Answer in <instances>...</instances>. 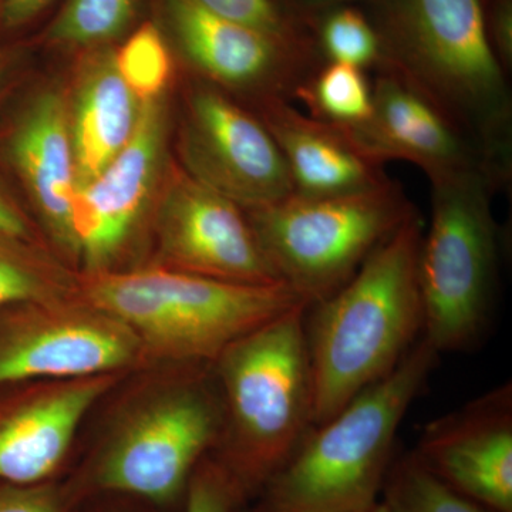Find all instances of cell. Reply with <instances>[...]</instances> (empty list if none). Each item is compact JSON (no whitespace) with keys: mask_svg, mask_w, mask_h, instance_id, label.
Wrapping results in <instances>:
<instances>
[{"mask_svg":"<svg viewBox=\"0 0 512 512\" xmlns=\"http://www.w3.org/2000/svg\"><path fill=\"white\" fill-rule=\"evenodd\" d=\"M382 63L446 114L480 150L497 187L512 170L507 72L487 35L481 0H375Z\"/></svg>","mask_w":512,"mask_h":512,"instance_id":"1","label":"cell"},{"mask_svg":"<svg viewBox=\"0 0 512 512\" xmlns=\"http://www.w3.org/2000/svg\"><path fill=\"white\" fill-rule=\"evenodd\" d=\"M419 214L366 259L342 288L306 311L315 426L390 375L423 333Z\"/></svg>","mask_w":512,"mask_h":512,"instance_id":"2","label":"cell"},{"mask_svg":"<svg viewBox=\"0 0 512 512\" xmlns=\"http://www.w3.org/2000/svg\"><path fill=\"white\" fill-rule=\"evenodd\" d=\"M437 360L420 338L390 375L313 426L258 494L256 512H356L380 501L397 430Z\"/></svg>","mask_w":512,"mask_h":512,"instance_id":"3","label":"cell"},{"mask_svg":"<svg viewBox=\"0 0 512 512\" xmlns=\"http://www.w3.org/2000/svg\"><path fill=\"white\" fill-rule=\"evenodd\" d=\"M308 306L269 320L215 359L228 416L217 463L245 498L261 493L315 426Z\"/></svg>","mask_w":512,"mask_h":512,"instance_id":"4","label":"cell"},{"mask_svg":"<svg viewBox=\"0 0 512 512\" xmlns=\"http://www.w3.org/2000/svg\"><path fill=\"white\" fill-rule=\"evenodd\" d=\"M83 289L94 309L161 355L183 360H215L269 320L311 305L285 282L239 284L181 269L96 272Z\"/></svg>","mask_w":512,"mask_h":512,"instance_id":"5","label":"cell"},{"mask_svg":"<svg viewBox=\"0 0 512 512\" xmlns=\"http://www.w3.org/2000/svg\"><path fill=\"white\" fill-rule=\"evenodd\" d=\"M431 222L421 238L419 285L423 333L437 353L473 348L493 313L498 229L481 171L431 184Z\"/></svg>","mask_w":512,"mask_h":512,"instance_id":"6","label":"cell"},{"mask_svg":"<svg viewBox=\"0 0 512 512\" xmlns=\"http://www.w3.org/2000/svg\"><path fill=\"white\" fill-rule=\"evenodd\" d=\"M279 279L315 303L342 288L373 252L417 214L403 188L380 187L335 197H301L248 210Z\"/></svg>","mask_w":512,"mask_h":512,"instance_id":"7","label":"cell"},{"mask_svg":"<svg viewBox=\"0 0 512 512\" xmlns=\"http://www.w3.org/2000/svg\"><path fill=\"white\" fill-rule=\"evenodd\" d=\"M200 387L168 394L137 413L100 458L94 483L157 504L187 491L222 429L220 407Z\"/></svg>","mask_w":512,"mask_h":512,"instance_id":"8","label":"cell"},{"mask_svg":"<svg viewBox=\"0 0 512 512\" xmlns=\"http://www.w3.org/2000/svg\"><path fill=\"white\" fill-rule=\"evenodd\" d=\"M187 174L245 210L288 198V167L264 121L215 87H194L183 133Z\"/></svg>","mask_w":512,"mask_h":512,"instance_id":"9","label":"cell"},{"mask_svg":"<svg viewBox=\"0 0 512 512\" xmlns=\"http://www.w3.org/2000/svg\"><path fill=\"white\" fill-rule=\"evenodd\" d=\"M160 229L165 255L181 271L239 284L282 282L242 207L187 173L165 191Z\"/></svg>","mask_w":512,"mask_h":512,"instance_id":"10","label":"cell"},{"mask_svg":"<svg viewBox=\"0 0 512 512\" xmlns=\"http://www.w3.org/2000/svg\"><path fill=\"white\" fill-rule=\"evenodd\" d=\"M414 457L494 512H512V387L504 383L427 424Z\"/></svg>","mask_w":512,"mask_h":512,"instance_id":"11","label":"cell"},{"mask_svg":"<svg viewBox=\"0 0 512 512\" xmlns=\"http://www.w3.org/2000/svg\"><path fill=\"white\" fill-rule=\"evenodd\" d=\"M163 97L141 101L136 130L99 177L76 190L72 231L76 254L100 271L126 244L156 185L163 158L167 111Z\"/></svg>","mask_w":512,"mask_h":512,"instance_id":"12","label":"cell"},{"mask_svg":"<svg viewBox=\"0 0 512 512\" xmlns=\"http://www.w3.org/2000/svg\"><path fill=\"white\" fill-rule=\"evenodd\" d=\"M372 89L369 119L342 128L367 157L382 165L387 160L409 161L429 175L431 184L471 171H481L493 181L480 150L406 80L379 69Z\"/></svg>","mask_w":512,"mask_h":512,"instance_id":"13","label":"cell"},{"mask_svg":"<svg viewBox=\"0 0 512 512\" xmlns=\"http://www.w3.org/2000/svg\"><path fill=\"white\" fill-rule=\"evenodd\" d=\"M138 339L106 313L45 312L0 335V387L30 379H83L127 365Z\"/></svg>","mask_w":512,"mask_h":512,"instance_id":"14","label":"cell"},{"mask_svg":"<svg viewBox=\"0 0 512 512\" xmlns=\"http://www.w3.org/2000/svg\"><path fill=\"white\" fill-rule=\"evenodd\" d=\"M184 55L212 82L264 101L291 100L313 72V57L255 30L218 18L192 0H167Z\"/></svg>","mask_w":512,"mask_h":512,"instance_id":"15","label":"cell"},{"mask_svg":"<svg viewBox=\"0 0 512 512\" xmlns=\"http://www.w3.org/2000/svg\"><path fill=\"white\" fill-rule=\"evenodd\" d=\"M107 376L63 380L0 410V483H47L84 414L109 387Z\"/></svg>","mask_w":512,"mask_h":512,"instance_id":"16","label":"cell"},{"mask_svg":"<svg viewBox=\"0 0 512 512\" xmlns=\"http://www.w3.org/2000/svg\"><path fill=\"white\" fill-rule=\"evenodd\" d=\"M288 167L293 194L335 197L373 190L390 181L383 165L366 156L342 128L306 116L291 101H265L259 117Z\"/></svg>","mask_w":512,"mask_h":512,"instance_id":"17","label":"cell"},{"mask_svg":"<svg viewBox=\"0 0 512 512\" xmlns=\"http://www.w3.org/2000/svg\"><path fill=\"white\" fill-rule=\"evenodd\" d=\"M10 154L50 232L76 252L72 231L76 165L70 109L62 93L50 90L29 104L13 131Z\"/></svg>","mask_w":512,"mask_h":512,"instance_id":"18","label":"cell"},{"mask_svg":"<svg viewBox=\"0 0 512 512\" xmlns=\"http://www.w3.org/2000/svg\"><path fill=\"white\" fill-rule=\"evenodd\" d=\"M141 101L124 82L114 55L101 53L84 66L70 109L76 190L99 177L136 130Z\"/></svg>","mask_w":512,"mask_h":512,"instance_id":"19","label":"cell"},{"mask_svg":"<svg viewBox=\"0 0 512 512\" xmlns=\"http://www.w3.org/2000/svg\"><path fill=\"white\" fill-rule=\"evenodd\" d=\"M296 99L320 121L339 128L359 126L373 110V89L365 70L348 64L328 63L298 87Z\"/></svg>","mask_w":512,"mask_h":512,"instance_id":"20","label":"cell"},{"mask_svg":"<svg viewBox=\"0 0 512 512\" xmlns=\"http://www.w3.org/2000/svg\"><path fill=\"white\" fill-rule=\"evenodd\" d=\"M380 497L393 512H494L434 476L413 453L394 458Z\"/></svg>","mask_w":512,"mask_h":512,"instance_id":"21","label":"cell"},{"mask_svg":"<svg viewBox=\"0 0 512 512\" xmlns=\"http://www.w3.org/2000/svg\"><path fill=\"white\" fill-rule=\"evenodd\" d=\"M318 37L328 63L348 64L362 70L382 63L375 26L360 10L345 5L329 9L320 22Z\"/></svg>","mask_w":512,"mask_h":512,"instance_id":"22","label":"cell"},{"mask_svg":"<svg viewBox=\"0 0 512 512\" xmlns=\"http://www.w3.org/2000/svg\"><path fill=\"white\" fill-rule=\"evenodd\" d=\"M134 12V0H70L49 30L60 45L84 46L120 35Z\"/></svg>","mask_w":512,"mask_h":512,"instance_id":"23","label":"cell"},{"mask_svg":"<svg viewBox=\"0 0 512 512\" xmlns=\"http://www.w3.org/2000/svg\"><path fill=\"white\" fill-rule=\"evenodd\" d=\"M114 63L137 99H157L171 77V57L156 26L144 25L121 46Z\"/></svg>","mask_w":512,"mask_h":512,"instance_id":"24","label":"cell"},{"mask_svg":"<svg viewBox=\"0 0 512 512\" xmlns=\"http://www.w3.org/2000/svg\"><path fill=\"white\" fill-rule=\"evenodd\" d=\"M192 2L218 18L255 30L313 57L311 39L302 29L301 22L291 10L281 8L275 0H192Z\"/></svg>","mask_w":512,"mask_h":512,"instance_id":"25","label":"cell"},{"mask_svg":"<svg viewBox=\"0 0 512 512\" xmlns=\"http://www.w3.org/2000/svg\"><path fill=\"white\" fill-rule=\"evenodd\" d=\"M185 512H237L245 497L217 461H201L188 483Z\"/></svg>","mask_w":512,"mask_h":512,"instance_id":"26","label":"cell"},{"mask_svg":"<svg viewBox=\"0 0 512 512\" xmlns=\"http://www.w3.org/2000/svg\"><path fill=\"white\" fill-rule=\"evenodd\" d=\"M46 295L39 276L0 249V306L42 302Z\"/></svg>","mask_w":512,"mask_h":512,"instance_id":"27","label":"cell"},{"mask_svg":"<svg viewBox=\"0 0 512 512\" xmlns=\"http://www.w3.org/2000/svg\"><path fill=\"white\" fill-rule=\"evenodd\" d=\"M0 512H66L59 488L49 483H0Z\"/></svg>","mask_w":512,"mask_h":512,"instance_id":"28","label":"cell"},{"mask_svg":"<svg viewBox=\"0 0 512 512\" xmlns=\"http://www.w3.org/2000/svg\"><path fill=\"white\" fill-rule=\"evenodd\" d=\"M487 35L505 72L512 66V0H494L485 16Z\"/></svg>","mask_w":512,"mask_h":512,"instance_id":"29","label":"cell"},{"mask_svg":"<svg viewBox=\"0 0 512 512\" xmlns=\"http://www.w3.org/2000/svg\"><path fill=\"white\" fill-rule=\"evenodd\" d=\"M50 0H5V19L10 26L22 25L37 15Z\"/></svg>","mask_w":512,"mask_h":512,"instance_id":"30","label":"cell"},{"mask_svg":"<svg viewBox=\"0 0 512 512\" xmlns=\"http://www.w3.org/2000/svg\"><path fill=\"white\" fill-rule=\"evenodd\" d=\"M25 234V222L0 195V237L22 238Z\"/></svg>","mask_w":512,"mask_h":512,"instance_id":"31","label":"cell"},{"mask_svg":"<svg viewBox=\"0 0 512 512\" xmlns=\"http://www.w3.org/2000/svg\"><path fill=\"white\" fill-rule=\"evenodd\" d=\"M299 12H318V10H329L336 6H343L355 0H291Z\"/></svg>","mask_w":512,"mask_h":512,"instance_id":"32","label":"cell"},{"mask_svg":"<svg viewBox=\"0 0 512 512\" xmlns=\"http://www.w3.org/2000/svg\"><path fill=\"white\" fill-rule=\"evenodd\" d=\"M356 512H393L387 507L386 504L383 503L382 500L377 501L376 504L370 505V507L365 508V510H360Z\"/></svg>","mask_w":512,"mask_h":512,"instance_id":"33","label":"cell"}]
</instances>
